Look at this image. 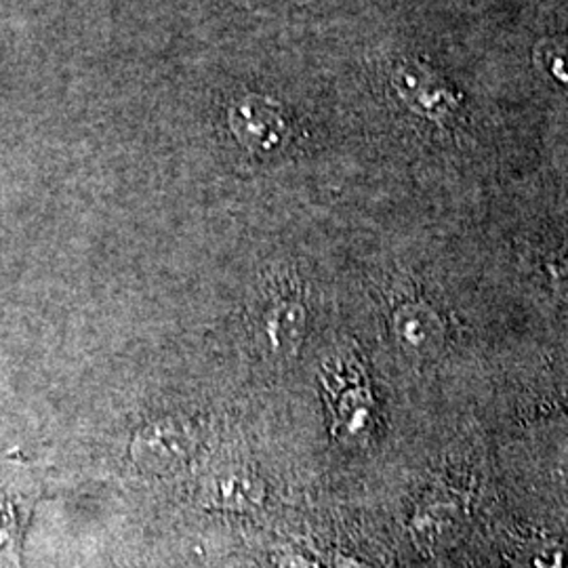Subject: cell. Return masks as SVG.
Masks as SVG:
<instances>
[{
  "mask_svg": "<svg viewBox=\"0 0 568 568\" xmlns=\"http://www.w3.org/2000/svg\"><path fill=\"white\" fill-rule=\"evenodd\" d=\"M227 126L251 154H274L288 140V121L281 103L246 93L227 108Z\"/></svg>",
  "mask_w": 568,
  "mask_h": 568,
  "instance_id": "cell-1",
  "label": "cell"
},
{
  "mask_svg": "<svg viewBox=\"0 0 568 568\" xmlns=\"http://www.w3.org/2000/svg\"><path fill=\"white\" fill-rule=\"evenodd\" d=\"M392 84L398 98L427 121H447L459 105L447 81L422 61H400L392 72Z\"/></svg>",
  "mask_w": 568,
  "mask_h": 568,
  "instance_id": "cell-2",
  "label": "cell"
},
{
  "mask_svg": "<svg viewBox=\"0 0 568 568\" xmlns=\"http://www.w3.org/2000/svg\"><path fill=\"white\" fill-rule=\"evenodd\" d=\"M196 450L194 427L178 419H163L140 432L133 443L138 466L154 474H171L182 469Z\"/></svg>",
  "mask_w": 568,
  "mask_h": 568,
  "instance_id": "cell-3",
  "label": "cell"
},
{
  "mask_svg": "<svg viewBox=\"0 0 568 568\" xmlns=\"http://www.w3.org/2000/svg\"><path fill=\"white\" fill-rule=\"evenodd\" d=\"M264 483L244 467H224L206 478L204 501L213 508L246 511L260 508L264 501Z\"/></svg>",
  "mask_w": 568,
  "mask_h": 568,
  "instance_id": "cell-4",
  "label": "cell"
},
{
  "mask_svg": "<svg viewBox=\"0 0 568 568\" xmlns=\"http://www.w3.org/2000/svg\"><path fill=\"white\" fill-rule=\"evenodd\" d=\"M264 335L274 352L291 354L304 335V310L291 302L274 305L265 314Z\"/></svg>",
  "mask_w": 568,
  "mask_h": 568,
  "instance_id": "cell-5",
  "label": "cell"
},
{
  "mask_svg": "<svg viewBox=\"0 0 568 568\" xmlns=\"http://www.w3.org/2000/svg\"><path fill=\"white\" fill-rule=\"evenodd\" d=\"M396 335L398 342L410 349H427L440 339L438 318L424 307H405L396 314Z\"/></svg>",
  "mask_w": 568,
  "mask_h": 568,
  "instance_id": "cell-6",
  "label": "cell"
},
{
  "mask_svg": "<svg viewBox=\"0 0 568 568\" xmlns=\"http://www.w3.org/2000/svg\"><path fill=\"white\" fill-rule=\"evenodd\" d=\"M532 61L549 81L568 87V37H548L532 51Z\"/></svg>",
  "mask_w": 568,
  "mask_h": 568,
  "instance_id": "cell-7",
  "label": "cell"
},
{
  "mask_svg": "<svg viewBox=\"0 0 568 568\" xmlns=\"http://www.w3.org/2000/svg\"><path fill=\"white\" fill-rule=\"evenodd\" d=\"M415 528L422 541H426L429 546H440V544H448L455 537V530L459 528V518L453 508L424 509L415 518Z\"/></svg>",
  "mask_w": 568,
  "mask_h": 568,
  "instance_id": "cell-8",
  "label": "cell"
},
{
  "mask_svg": "<svg viewBox=\"0 0 568 568\" xmlns=\"http://www.w3.org/2000/svg\"><path fill=\"white\" fill-rule=\"evenodd\" d=\"M523 568H567L562 549L556 546H532L520 560Z\"/></svg>",
  "mask_w": 568,
  "mask_h": 568,
  "instance_id": "cell-9",
  "label": "cell"
},
{
  "mask_svg": "<svg viewBox=\"0 0 568 568\" xmlns=\"http://www.w3.org/2000/svg\"><path fill=\"white\" fill-rule=\"evenodd\" d=\"M337 568H366V567H363V565H358V562H356V560H347V558H345V560H339V565H337Z\"/></svg>",
  "mask_w": 568,
  "mask_h": 568,
  "instance_id": "cell-10",
  "label": "cell"
},
{
  "mask_svg": "<svg viewBox=\"0 0 568 568\" xmlns=\"http://www.w3.org/2000/svg\"><path fill=\"white\" fill-rule=\"evenodd\" d=\"M284 568H307L305 567L304 562L302 560H297V558H291L288 562H286V567Z\"/></svg>",
  "mask_w": 568,
  "mask_h": 568,
  "instance_id": "cell-11",
  "label": "cell"
},
{
  "mask_svg": "<svg viewBox=\"0 0 568 568\" xmlns=\"http://www.w3.org/2000/svg\"><path fill=\"white\" fill-rule=\"evenodd\" d=\"M567 276H568V270H567Z\"/></svg>",
  "mask_w": 568,
  "mask_h": 568,
  "instance_id": "cell-12",
  "label": "cell"
}]
</instances>
